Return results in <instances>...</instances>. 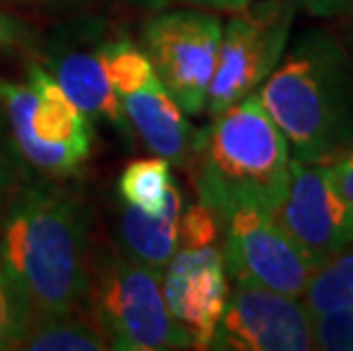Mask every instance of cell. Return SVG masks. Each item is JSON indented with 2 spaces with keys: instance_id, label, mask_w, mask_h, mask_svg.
Segmentation results:
<instances>
[{
  "instance_id": "obj_1",
  "label": "cell",
  "mask_w": 353,
  "mask_h": 351,
  "mask_svg": "<svg viewBox=\"0 0 353 351\" xmlns=\"http://www.w3.org/2000/svg\"><path fill=\"white\" fill-rule=\"evenodd\" d=\"M0 256L34 315L85 308L89 214L69 188L46 178L14 192L0 212Z\"/></svg>"
},
{
  "instance_id": "obj_2",
  "label": "cell",
  "mask_w": 353,
  "mask_h": 351,
  "mask_svg": "<svg viewBox=\"0 0 353 351\" xmlns=\"http://www.w3.org/2000/svg\"><path fill=\"white\" fill-rule=\"evenodd\" d=\"M255 94L292 160L328 162L353 141V59L326 30L299 37Z\"/></svg>"
},
{
  "instance_id": "obj_3",
  "label": "cell",
  "mask_w": 353,
  "mask_h": 351,
  "mask_svg": "<svg viewBox=\"0 0 353 351\" xmlns=\"http://www.w3.org/2000/svg\"><path fill=\"white\" fill-rule=\"evenodd\" d=\"M290 162L283 132L251 94L199 130L187 169L199 203L226 221L239 208L272 212L288 188Z\"/></svg>"
},
{
  "instance_id": "obj_4",
  "label": "cell",
  "mask_w": 353,
  "mask_h": 351,
  "mask_svg": "<svg viewBox=\"0 0 353 351\" xmlns=\"http://www.w3.org/2000/svg\"><path fill=\"white\" fill-rule=\"evenodd\" d=\"M0 112L19 160L43 178L76 174L92 153V121L43 64L23 82L0 78Z\"/></svg>"
},
{
  "instance_id": "obj_5",
  "label": "cell",
  "mask_w": 353,
  "mask_h": 351,
  "mask_svg": "<svg viewBox=\"0 0 353 351\" xmlns=\"http://www.w3.org/2000/svg\"><path fill=\"white\" fill-rule=\"evenodd\" d=\"M87 301L110 349H194L190 333L176 322L167 305L162 272L128 253L103 251L92 263Z\"/></svg>"
},
{
  "instance_id": "obj_6",
  "label": "cell",
  "mask_w": 353,
  "mask_h": 351,
  "mask_svg": "<svg viewBox=\"0 0 353 351\" xmlns=\"http://www.w3.org/2000/svg\"><path fill=\"white\" fill-rule=\"evenodd\" d=\"M294 0H253L221 28L219 55L210 82V119L255 94L288 50Z\"/></svg>"
},
{
  "instance_id": "obj_7",
  "label": "cell",
  "mask_w": 353,
  "mask_h": 351,
  "mask_svg": "<svg viewBox=\"0 0 353 351\" xmlns=\"http://www.w3.org/2000/svg\"><path fill=\"white\" fill-rule=\"evenodd\" d=\"M103 55L125 123L157 158L187 169L199 130L157 78L151 59L130 39L105 41Z\"/></svg>"
},
{
  "instance_id": "obj_8",
  "label": "cell",
  "mask_w": 353,
  "mask_h": 351,
  "mask_svg": "<svg viewBox=\"0 0 353 351\" xmlns=\"http://www.w3.org/2000/svg\"><path fill=\"white\" fill-rule=\"evenodd\" d=\"M221 21L201 7L157 12L144 26V53L180 110H205L221 41Z\"/></svg>"
},
{
  "instance_id": "obj_9",
  "label": "cell",
  "mask_w": 353,
  "mask_h": 351,
  "mask_svg": "<svg viewBox=\"0 0 353 351\" xmlns=\"http://www.w3.org/2000/svg\"><path fill=\"white\" fill-rule=\"evenodd\" d=\"M223 265L230 281L301 297L317 270L296 242L258 208H239L223 221Z\"/></svg>"
},
{
  "instance_id": "obj_10",
  "label": "cell",
  "mask_w": 353,
  "mask_h": 351,
  "mask_svg": "<svg viewBox=\"0 0 353 351\" xmlns=\"http://www.w3.org/2000/svg\"><path fill=\"white\" fill-rule=\"evenodd\" d=\"M269 214L317 267L353 242V210L324 162L292 160L288 188Z\"/></svg>"
},
{
  "instance_id": "obj_11",
  "label": "cell",
  "mask_w": 353,
  "mask_h": 351,
  "mask_svg": "<svg viewBox=\"0 0 353 351\" xmlns=\"http://www.w3.org/2000/svg\"><path fill=\"white\" fill-rule=\"evenodd\" d=\"M210 349L307 351L314 349L312 317L301 297L232 281L226 308Z\"/></svg>"
},
{
  "instance_id": "obj_12",
  "label": "cell",
  "mask_w": 353,
  "mask_h": 351,
  "mask_svg": "<svg viewBox=\"0 0 353 351\" xmlns=\"http://www.w3.org/2000/svg\"><path fill=\"white\" fill-rule=\"evenodd\" d=\"M162 292L194 349H210L226 308L230 279L216 244L178 249L162 270Z\"/></svg>"
},
{
  "instance_id": "obj_13",
  "label": "cell",
  "mask_w": 353,
  "mask_h": 351,
  "mask_svg": "<svg viewBox=\"0 0 353 351\" xmlns=\"http://www.w3.org/2000/svg\"><path fill=\"white\" fill-rule=\"evenodd\" d=\"M50 73L66 96L82 110L89 121H108L123 128L125 117L121 101L112 87L108 66H105L103 43L78 41L64 46L50 57Z\"/></svg>"
},
{
  "instance_id": "obj_14",
  "label": "cell",
  "mask_w": 353,
  "mask_h": 351,
  "mask_svg": "<svg viewBox=\"0 0 353 351\" xmlns=\"http://www.w3.org/2000/svg\"><path fill=\"white\" fill-rule=\"evenodd\" d=\"M180 214L183 212L148 214L125 203L119 228L123 251L139 263L162 272L180 246Z\"/></svg>"
},
{
  "instance_id": "obj_15",
  "label": "cell",
  "mask_w": 353,
  "mask_h": 351,
  "mask_svg": "<svg viewBox=\"0 0 353 351\" xmlns=\"http://www.w3.org/2000/svg\"><path fill=\"white\" fill-rule=\"evenodd\" d=\"M19 349L28 351H105L108 340L85 308L62 315H34Z\"/></svg>"
},
{
  "instance_id": "obj_16",
  "label": "cell",
  "mask_w": 353,
  "mask_h": 351,
  "mask_svg": "<svg viewBox=\"0 0 353 351\" xmlns=\"http://www.w3.org/2000/svg\"><path fill=\"white\" fill-rule=\"evenodd\" d=\"M119 194L128 205L148 214L185 210L183 194L171 176V162L157 155L128 164L119 178Z\"/></svg>"
},
{
  "instance_id": "obj_17",
  "label": "cell",
  "mask_w": 353,
  "mask_h": 351,
  "mask_svg": "<svg viewBox=\"0 0 353 351\" xmlns=\"http://www.w3.org/2000/svg\"><path fill=\"white\" fill-rule=\"evenodd\" d=\"M301 303L310 317L353 308V242L335 251L314 270L301 294Z\"/></svg>"
},
{
  "instance_id": "obj_18",
  "label": "cell",
  "mask_w": 353,
  "mask_h": 351,
  "mask_svg": "<svg viewBox=\"0 0 353 351\" xmlns=\"http://www.w3.org/2000/svg\"><path fill=\"white\" fill-rule=\"evenodd\" d=\"M32 319V305L0 256V351L19 349Z\"/></svg>"
},
{
  "instance_id": "obj_19",
  "label": "cell",
  "mask_w": 353,
  "mask_h": 351,
  "mask_svg": "<svg viewBox=\"0 0 353 351\" xmlns=\"http://www.w3.org/2000/svg\"><path fill=\"white\" fill-rule=\"evenodd\" d=\"M312 342L321 351H353V308L312 317Z\"/></svg>"
},
{
  "instance_id": "obj_20",
  "label": "cell",
  "mask_w": 353,
  "mask_h": 351,
  "mask_svg": "<svg viewBox=\"0 0 353 351\" xmlns=\"http://www.w3.org/2000/svg\"><path fill=\"white\" fill-rule=\"evenodd\" d=\"M223 221L203 203L185 208L180 214V246L178 249H199L216 244Z\"/></svg>"
},
{
  "instance_id": "obj_21",
  "label": "cell",
  "mask_w": 353,
  "mask_h": 351,
  "mask_svg": "<svg viewBox=\"0 0 353 351\" xmlns=\"http://www.w3.org/2000/svg\"><path fill=\"white\" fill-rule=\"evenodd\" d=\"M19 155L14 151V144L7 132L3 112H0V212H3L5 203L17 192V174H19Z\"/></svg>"
},
{
  "instance_id": "obj_22",
  "label": "cell",
  "mask_w": 353,
  "mask_h": 351,
  "mask_svg": "<svg viewBox=\"0 0 353 351\" xmlns=\"http://www.w3.org/2000/svg\"><path fill=\"white\" fill-rule=\"evenodd\" d=\"M326 164L330 178H333L337 192L342 194V199L347 201L353 210V141L342 148L340 153H335Z\"/></svg>"
},
{
  "instance_id": "obj_23",
  "label": "cell",
  "mask_w": 353,
  "mask_h": 351,
  "mask_svg": "<svg viewBox=\"0 0 353 351\" xmlns=\"http://www.w3.org/2000/svg\"><path fill=\"white\" fill-rule=\"evenodd\" d=\"M30 32H32V30H30L23 21L0 12V53L14 46H21L30 37Z\"/></svg>"
},
{
  "instance_id": "obj_24",
  "label": "cell",
  "mask_w": 353,
  "mask_h": 351,
  "mask_svg": "<svg viewBox=\"0 0 353 351\" xmlns=\"http://www.w3.org/2000/svg\"><path fill=\"white\" fill-rule=\"evenodd\" d=\"M299 10L307 12L310 17L319 19H335L347 10L349 0H294Z\"/></svg>"
},
{
  "instance_id": "obj_25",
  "label": "cell",
  "mask_w": 353,
  "mask_h": 351,
  "mask_svg": "<svg viewBox=\"0 0 353 351\" xmlns=\"http://www.w3.org/2000/svg\"><path fill=\"white\" fill-rule=\"evenodd\" d=\"M185 5L192 7H201V10H210V12H239L244 10L246 5L253 3V0H180Z\"/></svg>"
},
{
  "instance_id": "obj_26",
  "label": "cell",
  "mask_w": 353,
  "mask_h": 351,
  "mask_svg": "<svg viewBox=\"0 0 353 351\" xmlns=\"http://www.w3.org/2000/svg\"><path fill=\"white\" fill-rule=\"evenodd\" d=\"M342 30H344V46L349 48V53H353V0H349L347 10L342 14Z\"/></svg>"
},
{
  "instance_id": "obj_27",
  "label": "cell",
  "mask_w": 353,
  "mask_h": 351,
  "mask_svg": "<svg viewBox=\"0 0 353 351\" xmlns=\"http://www.w3.org/2000/svg\"><path fill=\"white\" fill-rule=\"evenodd\" d=\"M125 3L139 5V7H148V10H160V7H167L174 0H125Z\"/></svg>"
},
{
  "instance_id": "obj_28",
  "label": "cell",
  "mask_w": 353,
  "mask_h": 351,
  "mask_svg": "<svg viewBox=\"0 0 353 351\" xmlns=\"http://www.w3.org/2000/svg\"><path fill=\"white\" fill-rule=\"evenodd\" d=\"M23 3H37V5H69L76 0H23Z\"/></svg>"
}]
</instances>
